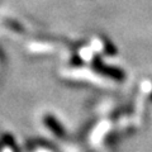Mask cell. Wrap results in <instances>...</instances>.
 Masks as SVG:
<instances>
[]
</instances>
